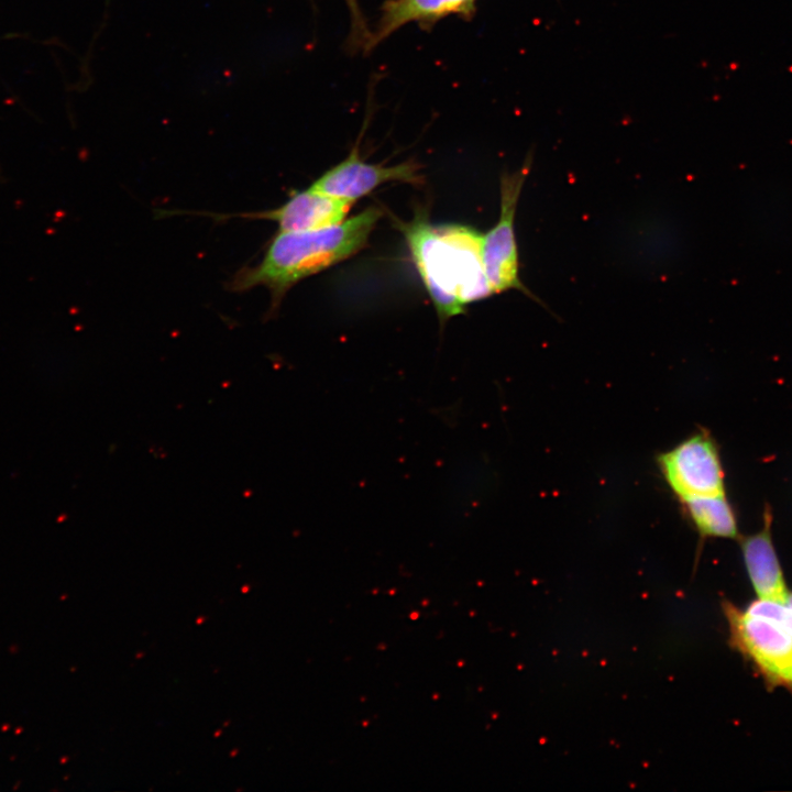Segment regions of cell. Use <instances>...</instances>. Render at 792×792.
Returning <instances> with one entry per match:
<instances>
[{
  "label": "cell",
  "mask_w": 792,
  "mask_h": 792,
  "mask_svg": "<svg viewBox=\"0 0 792 792\" xmlns=\"http://www.w3.org/2000/svg\"><path fill=\"white\" fill-rule=\"evenodd\" d=\"M722 607L730 645L768 683L792 690V610L784 603L760 598L745 609L728 601Z\"/></svg>",
  "instance_id": "cell-3"
},
{
  "label": "cell",
  "mask_w": 792,
  "mask_h": 792,
  "mask_svg": "<svg viewBox=\"0 0 792 792\" xmlns=\"http://www.w3.org/2000/svg\"><path fill=\"white\" fill-rule=\"evenodd\" d=\"M420 166L409 160L393 166L365 163L355 146L350 154L323 173L310 186L312 189L355 202L387 182L422 184Z\"/></svg>",
  "instance_id": "cell-6"
},
{
  "label": "cell",
  "mask_w": 792,
  "mask_h": 792,
  "mask_svg": "<svg viewBox=\"0 0 792 792\" xmlns=\"http://www.w3.org/2000/svg\"><path fill=\"white\" fill-rule=\"evenodd\" d=\"M354 202L312 189L293 193L289 199L273 210L240 215L275 221L279 232L319 230L344 221Z\"/></svg>",
  "instance_id": "cell-7"
},
{
  "label": "cell",
  "mask_w": 792,
  "mask_h": 792,
  "mask_svg": "<svg viewBox=\"0 0 792 792\" xmlns=\"http://www.w3.org/2000/svg\"><path fill=\"white\" fill-rule=\"evenodd\" d=\"M531 167V156L514 173L501 177V213L497 223L482 235V261L493 294L517 289L531 295L519 278L515 239V213L520 191Z\"/></svg>",
  "instance_id": "cell-4"
},
{
  "label": "cell",
  "mask_w": 792,
  "mask_h": 792,
  "mask_svg": "<svg viewBox=\"0 0 792 792\" xmlns=\"http://www.w3.org/2000/svg\"><path fill=\"white\" fill-rule=\"evenodd\" d=\"M772 515L763 512L759 531L740 540L745 566L752 587L760 600L784 603L789 591L771 538Z\"/></svg>",
  "instance_id": "cell-9"
},
{
  "label": "cell",
  "mask_w": 792,
  "mask_h": 792,
  "mask_svg": "<svg viewBox=\"0 0 792 792\" xmlns=\"http://www.w3.org/2000/svg\"><path fill=\"white\" fill-rule=\"evenodd\" d=\"M416 268L442 323L493 295L482 261V235L462 224H433L417 212L399 223Z\"/></svg>",
  "instance_id": "cell-1"
},
{
  "label": "cell",
  "mask_w": 792,
  "mask_h": 792,
  "mask_svg": "<svg viewBox=\"0 0 792 792\" xmlns=\"http://www.w3.org/2000/svg\"><path fill=\"white\" fill-rule=\"evenodd\" d=\"M352 19V44L365 46L371 32H369L356 0H345Z\"/></svg>",
  "instance_id": "cell-11"
},
{
  "label": "cell",
  "mask_w": 792,
  "mask_h": 792,
  "mask_svg": "<svg viewBox=\"0 0 792 792\" xmlns=\"http://www.w3.org/2000/svg\"><path fill=\"white\" fill-rule=\"evenodd\" d=\"M784 604L792 610V593L789 592Z\"/></svg>",
  "instance_id": "cell-12"
},
{
  "label": "cell",
  "mask_w": 792,
  "mask_h": 792,
  "mask_svg": "<svg viewBox=\"0 0 792 792\" xmlns=\"http://www.w3.org/2000/svg\"><path fill=\"white\" fill-rule=\"evenodd\" d=\"M477 0H386L381 6L376 28L364 46L370 52L402 26L416 22L422 29L449 15L471 20L476 12Z\"/></svg>",
  "instance_id": "cell-8"
},
{
  "label": "cell",
  "mask_w": 792,
  "mask_h": 792,
  "mask_svg": "<svg viewBox=\"0 0 792 792\" xmlns=\"http://www.w3.org/2000/svg\"><path fill=\"white\" fill-rule=\"evenodd\" d=\"M681 503L702 537H738L736 515L725 494L694 497Z\"/></svg>",
  "instance_id": "cell-10"
},
{
  "label": "cell",
  "mask_w": 792,
  "mask_h": 792,
  "mask_svg": "<svg viewBox=\"0 0 792 792\" xmlns=\"http://www.w3.org/2000/svg\"><path fill=\"white\" fill-rule=\"evenodd\" d=\"M382 215L378 207L372 206L332 227L278 232L256 265L244 266L233 276L230 289L243 292L265 286L273 302L278 304L298 282L360 252Z\"/></svg>",
  "instance_id": "cell-2"
},
{
  "label": "cell",
  "mask_w": 792,
  "mask_h": 792,
  "mask_svg": "<svg viewBox=\"0 0 792 792\" xmlns=\"http://www.w3.org/2000/svg\"><path fill=\"white\" fill-rule=\"evenodd\" d=\"M661 472L680 502L725 494L724 470L710 433L698 432L659 457Z\"/></svg>",
  "instance_id": "cell-5"
}]
</instances>
